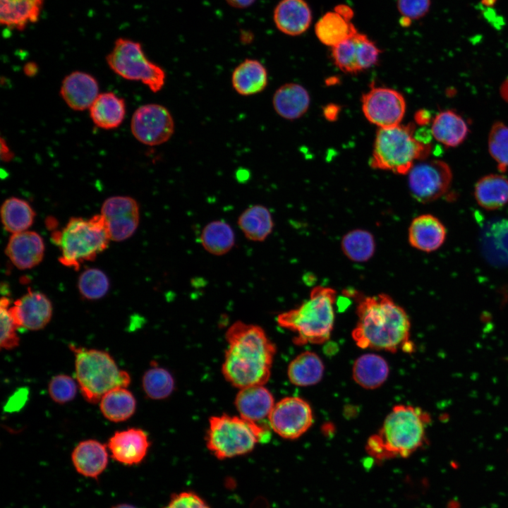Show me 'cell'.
<instances>
[{
    "mask_svg": "<svg viewBox=\"0 0 508 508\" xmlns=\"http://www.w3.org/2000/svg\"><path fill=\"white\" fill-rule=\"evenodd\" d=\"M380 50L363 34L356 31L352 36L332 47L336 66L346 73H358L374 66Z\"/></svg>",
    "mask_w": 508,
    "mask_h": 508,
    "instance_id": "5bb4252c",
    "label": "cell"
},
{
    "mask_svg": "<svg viewBox=\"0 0 508 508\" xmlns=\"http://www.w3.org/2000/svg\"><path fill=\"white\" fill-rule=\"evenodd\" d=\"M175 382L171 374L166 369L154 366L143 376L142 387L145 394L154 400L168 397L174 391Z\"/></svg>",
    "mask_w": 508,
    "mask_h": 508,
    "instance_id": "74e56055",
    "label": "cell"
},
{
    "mask_svg": "<svg viewBox=\"0 0 508 508\" xmlns=\"http://www.w3.org/2000/svg\"><path fill=\"white\" fill-rule=\"evenodd\" d=\"M397 6L402 16L407 18L418 19L429 11L430 0H398Z\"/></svg>",
    "mask_w": 508,
    "mask_h": 508,
    "instance_id": "7bdbcfd3",
    "label": "cell"
},
{
    "mask_svg": "<svg viewBox=\"0 0 508 508\" xmlns=\"http://www.w3.org/2000/svg\"><path fill=\"white\" fill-rule=\"evenodd\" d=\"M37 71V66L33 62L27 63L23 68L24 73L29 77H32L36 75Z\"/></svg>",
    "mask_w": 508,
    "mask_h": 508,
    "instance_id": "bcb514c9",
    "label": "cell"
},
{
    "mask_svg": "<svg viewBox=\"0 0 508 508\" xmlns=\"http://www.w3.org/2000/svg\"><path fill=\"white\" fill-rule=\"evenodd\" d=\"M234 404L241 417L255 423L268 419L275 404L273 395L265 385L239 389Z\"/></svg>",
    "mask_w": 508,
    "mask_h": 508,
    "instance_id": "ffe728a7",
    "label": "cell"
},
{
    "mask_svg": "<svg viewBox=\"0 0 508 508\" xmlns=\"http://www.w3.org/2000/svg\"><path fill=\"white\" fill-rule=\"evenodd\" d=\"M311 11L304 0H282L274 13V23L279 30L289 35H298L309 27Z\"/></svg>",
    "mask_w": 508,
    "mask_h": 508,
    "instance_id": "603a6c76",
    "label": "cell"
},
{
    "mask_svg": "<svg viewBox=\"0 0 508 508\" xmlns=\"http://www.w3.org/2000/svg\"><path fill=\"white\" fill-rule=\"evenodd\" d=\"M268 84L265 66L256 59H247L239 64L231 74V85L240 95L250 96L262 92Z\"/></svg>",
    "mask_w": 508,
    "mask_h": 508,
    "instance_id": "484cf974",
    "label": "cell"
},
{
    "mask_svg": "<svg viewBox=\"0 0 508 508\" xmlns=\"http://www.w3.org/2000/svg\"><path fill=\"white\" fill-rule=\"evenodd\" d=\"M430 421L429 413L419 407L396 405L377 433L368 438L367 452L377 459L407 457L423 445Z\"/></svg>",
    "mask_w": 508,
    "mask_h": 508,
    "instance_id": "3957f363",
    "label": "cell"
},
{
    "mask_svg": "<svg viewBox=\"0 0 508 508\" xmlns=\"http://www.w3.org/2000/svg\"><path fill=\"white\" fill-rule=\"evenodd\" d=\"M468 128L464 119L452 110L437 114L431 125V133L436 140L447 147H456L466 138Z\"/></svg>",
    "mask_w": 508,
    "mask_h": 508,
    "instance_id": "83f0119b",
    "label": "cell"
},
{
    "mask_svg": "<svg viewBox=\"0 0 508 508\" xmlns=\"http://www.w3.org/2000/svg\"><path fill=\"white\" fill-rule=\"evenodd\" d=\"M35 213L28 202L9 198L1 205V217L4 229L15 234L26 231L33 223Z\"/></svg>",
    "mask_w": 508,
    "mask_h": 508,
    "instance_id": "d590c367",
    "label": "cell"
},
{
    "mask_svg": "<svg viewBox=\"0 0 508 508\" xmlns=\"http://www.w3.org/2000/svg\"><path fill=\"white\" fill-rule=\"evenodd\" d=\"M270 428L280 437L294 440L303 435L313 421L310 404L298 397H287L275 403L268 418Z\"/></svg>",
    "mask_w": 508,
    "mask_h": 508,
    "instance_id": "7c38bea8",
    "label": "cell"
},
{
    "mask_svg": "<svg viewBox=\"0 0 508 508\" xmlns=\"http://www.w3.org/2000/svg\"><path fill=\"white\" fill-rule=\"evenodd\" d=\"M10 300L6 296L2 297L0 302L1 315V349L11 350L19 345V337L17 334L16 325L9 311Z\"/></svg>",
    "mask_w": 508,
    "mask_h": 508,
    "instance_id": "60d3db41",
    "label": "cell"
},
{
    "mask_svg": "<svg viewBox=\"0 0 508 508\" xmlns=\"http://www.w3.org/2000/svg\"><path fill=\"white\" fill-rule=\"evenodd\" d=\"M269 437L267 428L258 423L223 414L210 418L206 445L214 456L224 459L248 454Z\"/></svg>",
    "mask_w": 508,
    "mask_h": 508,
    "instance_id": "ba28073f",
    "label": "cell"
},
{
    "mask_svg": "<svg viewBox=\"0 0 508 508\" xmlns=\"http://www.w3.org/2000/svg\"><path fill=\"white\" fill-rule=\"evenodd\" d=\"M231 6L237 8H245L250 6L255 0H226Z\"/></svg>",
    "mask_w": 508,
    "mask_h": 508,
    "instance_id": "7dc6e473",
    "label": "cell"
},
{
    "mask_svg": "<svg viewBox=\"0 0 508 508\" xmlns=\"http://www.w3.org/2000/svg\"><path fill=\"white\" fill-rule=\"evenodd\" d=\"M111 508H136V507L135 506L129 504L121 503V504H116V505L113 506Z\"/></svg>",
    "mask_w": 508,
    "mask_h": 508,
    "instance_id": "c3c4849f",
    "label": "cell"
},
{
    "mask_svg": "<svg viewBox=\"0 0 508 508\" xmlns=\"http://www.w3.org/2000/svg\"><path fill=\"white\" fill-rule=\"evenodd\" d=\"M237 224L249 241H264L272 233L274 221L269 209L262 205H253L238 216Z\"/></svg>",
    "mask_w": 508,
    "mask_h": 508,
    "instance_id": "f1b7e54d",
    "label": "cell"
},
{
    "mask_svg": "<svg viewBox=\"0 0 508 508\" xmlns=\"http://www.w3.org/2000/svg\"><path fill=\"white\" fill-rule=\"evenodd\" d=\"M413 124L379 128L370 165L374 169L408 174L418 159L426 157L430 146L414 135Z\"/></svg>",
    "mask_w": 508,
    "mask_h": 508,
    "instance_id": "5b68a950",
    "label": "cell"
},
{
    "mask_svg": "<svg viewBox=\"0 0 508 508\" xmlns=\"http://www.w3.org/2000/svg\"><path fill=\"white\" fill-rule=\"evenodd\" d=\"M174 130L173 116L167 107L159 104L141 105L131 117V133L138 141L145 145L165 143L172 137Z\"/></svg>",
    "mask_w": 508,
    "mask_h": 508,
    "instance_id": "30bf717a",
    "label": "cell"
},
{
    "mask_svg": "<svg viewBox=\"0 0 508 508\" xmlns=\"http://www.w3.org/2000/svg\"><path fill=\"white\" fill-rule=\"evenodd\" d=\"M389 373L386 360L375 353L361 355L354 361L352 368L353 380L366 389L380 387L387 379Z\"/></svg>",
    "mask_w": 508,
    "mask_h": 508,
    "instance_id": "4316f807",
    "label": "cell"
},
{
    "mask_svg": "<svg viewBox=\"0 0 508 508\" xmlns=\"http://www.w3.org/2000/svg\"><path fill=\"white\" fill-rule=\"evenodd\" d=\"M474 195L484 209L501 208L508 202V179L500 174L485 176L476 183Z\"/></svg>",
    "mask_w": 508,
    "mask_h": 508,
    "instance_id": "d6a6232c",
    "label": "cell"
},
{
    "mask_svg": "<svg viewBox=\"0 0 508 508\" xmlns=\"http://www.w3.org/2000/svg\"><path fill=\"white\" fill-rule=\"evenodd\" d=\"M336 299L334 289L317 286L298 307L279 314L277 322L296 334V344H322L333 329Z\"/></svg>",
    "mask_w": 508,
    "mask_h": 508,
    "instance_id": "277c9868",
    "label": "cell"
},
{
    "mask_svg": "<svg viewBox=\"0 0 508 508\" xmlns=\"http://www.w3.org/2000/svg\"><path fill=\"white\" fill-rule=\"evenodd\" d=\"M52 239L61 250V264L75 270L84 262L94 260L111 240L101 214L89 219L72 217L61 231L52 233Z\"/></svg>",
    "mask_w": 508,
    "mask_h": 508,
    "instance_id": "8992f818",
    "label": "cell"
},
{
    "mask_svg": "<svg viewBox=\"0 0 508 508\" xmlns=\"http://www.w3.org/2000/svg\"><path fill=\"white\" fill-rule=\"evenodd\" d=\"M44 0H1L0 21L8 28L23 30L37 20Z\"/></svg>",
    "mask_w": 508,
    "mask_h": 508,
    "instance_id": "f546056e",
    "label": "cell"
},
{
    "mask_svg": "<svg viewBox=\"0 0 508 508\" xmlns=\"http://www.w3.org/2000/svg\"><path fill=\"white\" fill-rule=\"evenodd\" d=\"M200 241L202 248L210 254L221 256L228 253L235 245V234L225 221L214 220L202 229Z\"/></svg>",
    "mask_w": 508,
    "mask_h": 508,
    "instance_id": "e575fe53",
    "label": "cell"
},
{
    "mask_svg": "<svg viewBox=\"0 0 508 508\" xmlns=\"http://www.w3.org/2000/svg\"><path fill=\"white\" fill-rule=\"evenodd\" d=\"M71 460L78 473L97 479L108 464L107 446L95 440L81 441L73 450Z\"/></svg>",
    "mask_w": 508,
    "mask_h": 508,
    "instance_id": "44dd1931",
    "label": "cell"
},
{
    "mask_svg": "<svg viewBox=\"0 0 508 508\" xmlns=\"http://www.w3.org/2000/svg\"><path fill=\"white\" fill-rule=\"evenodd\" d=\"M78 284L80 294L89 300L101 298L109 288L107 276L102 270L96 268L88 269L82 272Z\"/></svg>",
    "mask_w": 508,
    "mask_h": 508,
    "instance_id": "f35d334b",
    "label": "cell"
},
{
    "mask_svg": "<svg viewBox=\"0 0 508 508\" xmlns=\"http://www.w3.org/2000/svg\"><path fill=\"white\" fill-rule=\"evenodd\" d=\"M44 244L35 231H24L13 234L6 248V254L18 269H30L43 259Z\"/></svg>",
    "mask_w": 508,
    "mask_h": 508,
    "instance_id": "d6986e66",
    "label": "cell"
},
{
    "mask_svg": "<svg viewBox=\"0 0 508 508\" xmlns=\"http://www.w3.org/2000/svg\"><path fill=\"white\" fill-rule=\"evenodd\" d=\"M408 175L412 196L423 203L432 202L443 195L452 179L449 165L437 159L416 163Z\"/></svg>",
    "mask_w": 508,
    "mask_h": 508,
    "instance_id": "8fae6325",
    "label": "cell"
},
{
    "mask_svg": "<svg viewBox=\"0 0 508 508\" xmlns=\"http://www.w3.org/2000/svg\"><path fill=\"white\" fill-rule=\"evenodd\" d=\"M101 215L105 222L110 239L121 241L131 237L138 226L139 205L131 197H110L103 202Z\"/></svg>",
    "mask_w": 508,
    "mask_h": 508,
    "instance_id": "9a60e30c",
    "label": "cell"
},
{
    "mask_svg": "<svg viewBox=\"0 0 508 508\" xmlns=\"http://www.w3.org/2000/svg\"><path fill=\"white\" fill-rule=\"evenodd\" d=\"M136 401L126 387H116L106 393L99 401L102 415L111 422H122L135 413Z\"/></svg>",
    "mask_w": 508,
    "mask_h": 508,
    "instance_id": "836d02e7",
    "label": "cell"
},
{
    "mask_svg": "<svg viewBox=\"0 0 508 508\" xmlns=\"http://www.w3.org/2000/svg\"><path fill=\"white\" fill-rule=\"evenodd\" d=\"M350 19L336 10L325 13L315 25L316 36L324 44L334 47L357 31Z\"/></svg>",
    "mask_w": 508,
    "mask_h": 508,
    "instance_id": "1f68e13d",
    "label": "cell"
},
{
    "mask_svg": "<svg viewBox=\"0 0 508 508\" xmlns=\"http://www.w3.org/2000/svg\"><path fill=\"white\" fill-rule=\"evenodd\" d=\"M150 442L147 433L140 428H131L116 431L109 440L107 448L116 461L132 466L145 457Z\"/></svg>",
    "mask_w": 508,
    "mask_h": 508,
    "instance_id": "e0dca14e",
    "label": "cell"
},
{
    "mask_svg": "<svg viewBox=\"0 0 508 508\" xmlns=\"http://www.w3.org/2000/svg\"><path fill=\"white\" fill-rule=\"evenodd\" d=\"M365 118L379 128L399 125L406 111V101L398 91L384 87H372L362 97Z\"/></svg>",
    "mask_w": 508,
    "mask_h": 508,
    "instance_id": "4fadbf2b",
    "label": "cell"
},
{
    "mask_svg": "<svg viewBox=\"0 0 508 508\" xmlns=\"http://www.w3.org/2000/svg\"><path fill=\"white\" fill-rule=\"evenodd\" d=\"M18 328L39 330L44 328L52 315L49 299L40 291H28L9 308Z\"/></svg>",
    "mask_w": 508,
    "mask_h": 508,
    "instance_id": "2e32d148",
    "label": "cell"
},
{
    "mask_svg": "<svg viewBox=\"0 0 508 508\" xmlns=\"http://www.w3.org/2000/svg\"><path fill=\"white\" fill-rule=\"evenodd\" d=\"M90 116L99 128L111 130L118 128L125 119V100L112 92L99 93L89 108Z\"/></svg>",
    "mask_w": 508,
    "mask_h": 508,
    "instance_id": "d4e9b609",
    "label": "cell"
},
{
    "mask_svg": "<svg viewBox=\"0 0 508 508\" xmlns=\"http://www.w3.org/2000/svg\"><path fill=\"white\" fill-rule=\"evenodd\" d=\"M310 95L302 85L289 83L280 86L274 92L272 105L276 113L287 120L301 117L310 105Z\"/></svg>",
    "mask_w": 508,
    "mask_h": 508,
    "instance_id": "cb8c5ba5",
    "label": "cell"
},
{
    "mask_svg": "<svg viewBox=\"0 0 508 508\" xmlns=\"http://www.w3.org/2000/svg\"><path fill=\"white\" fill-rule=\"evenodd\" d=\"M163 508H210L207 504L193 492H182L171 496Z\"/></svg>",
    "mask_w": 508,
    "mask_h": 508,
    "instance_id": "ee69618b",
    "label": "cell"
},
{
    "mask_svg": "<svg viewBox=\"0 0 508 508\" xmlns=\"http://www.w3.org/2000/svg\"><path fill=\"white\" fill-rule=\"evenodd\" d=\"M109 67L120 77L140 81L152 92H159L164 86L167 75L164 70L150 61L140 43L119 38L107 56Z\"/></svg>",
    "mask_w": 508,
    "mask_h": 508,
    "instance_id": "9c48e42d",
    "label": "cell"
},
{
    "mask_svg": "<svg viewBox=\"0 0 508 508\" xmlns=\"http://www.w3.org/2000/svg\"><path fill=\"white\" fill-rule=\"evenodd\" d=\"M356 314L351 337L358 347L389 352L412 350L409 318L389 296L380 294L361 298Z\"/></svg>",
    "mask_w": 508,
    "mask_h": 508,
    "instance_id": "7a4b0ae2",
    "label": "cell"
},
{
    "mask_svg": "<svg viewBox=\"0 0 508 508\" xmlns=\"http://www.w3.org/2000/svg\"><path fill=\"white\" fill-rule=\"evenodd\" d=\"M324 370L323 362L318 354L305 351L289 364L287 375L293 385L307 387L318 383L322 378Z\"/></svg>",
    "mask_w": 508,
    "mask_h": 508,
    "instance_id": "4dcf8cb0",
    "label": "cell"
},
{
    "mask_svg": "<svg viewBox=\"0 0 508 508\" xmlns=\"http://www.w3.org/2000/svg\"><path fill=\"white\" fill-rule=\"evenodd\" d=\"M446 238L444 224L435 216L421 214L411 222L409 228V241L411 246L424 252L438 249Z\"/></svg>",
    "mask_w": 508,
    "mask_h": 508,
    "instance_id": "7402d4cb",
    "label": "cell"
},
{
    "mask_svg": "<svg viewBox=\"0 0 508 508\" xmlns=\"http://www.w3.org/2000/svg\"><path fill=\"white\" fill-rule=\"evenodd\" d=\"M1 159L3 162H8L11 160L13 159L14 153L12 152V150L10 149L9 146L7 145V143L3 139V138H1Z\"/></svg>",
    "mask_w": 508,
    "mask_h": 508,
    "instance_id": "f6af8a7d",
    "label": "cell"
},
{
    "mask_svg": "<svg viewBox=\"0 0 508 508\" xmlns=\"http://www.w3.org/2000/svg\"><path fill=\"white\" fill-rule=\"evenodd\" d=\"M225 335L228 345L222 365L225 379L238 389L265 385L276 353L275 345L265 330L257 325L236 321Z\"/></svg>",
    "mask_w": 508,
    "mask_h": 508,
    "instance_id": "6da1fadb",
    "label": "cell"
},
{
    "mask_svg": "<svg viewBox=\"0 0 508 508\" xmlns=\"http://www.w3.org/2000/svg\"><path fill=\"white\" fill-rule=\"evenodd\" d=\"M344 254L351 260L363 262L370 260L375 250L373 234L365 230L355 229L346 233L341 240Z\"/></svg>",
    "mask_w": 508,
    "mask_h": 508,
    "instance_id": "8d00e7d4",
    "label": "cell"
},
{
    "mask_svg": "<svg viewBox=\"0 0 508 508\" xmlns=\"http://www.w3.org/2000/svg\"><path fill=\"white\" fill-rule=\"evenodd\" d=\"M70 349L75 355L77 382L88 402H99L109 391L130 384V375L118 367L109 353L75 345H70Z\"/></svg>",
    "mask_w": 508,
    "mask_h": 508,
    "instance_id": "52a82bcc",
    "label": "cell"
},
{
    "mask_svg": "<svg viewBox=\"0 0 508 508\" xmlns=\"http://www.w3.org/2000/svg\"><path fill=\"white\" fill-rule=\"evenodd\" d=\"M99 83L93 75L76 71L64 78L59 92L69 108L83 111L89 109L99 95Z\"/></svg>",
    "mask_w": 508,
    "mask_h": 508,
    "instance_id": "ac0fdd59",
    "label": "cell"
},
{
    "mask_svg": "<svg viewBox=\"0 0 508 508\" xmlns=\"http://www.w3.org/2000/svg\"><path fill=\"white\" fill-rule=\"evenodd\" d=\"M48 391L54 401L58 404H65L75 397L77 385L71 377L59 374L52 378L48 385Z\"/></svg>",
    "mask_w": 508,
    "mask_h": 508,
    "instance_id": "b9f144b4",
    "label": "cell"
},
{
    "mask_svg": "<svg viewBox=\"0 0 508 508\" xmlns=\"http://www.w3.org/2000/svg\"><path fill=\"white\" fill-rule=\"evenodd\" d=\"M488 149L500 170L505 171L508 168V126L502 122L492 125L488 136Z\"/></svg>",
    "mask_w": 508,
    "mask_h": 508,
    "instance_id": "ab89813d",
    "label": "cell"
}]
</instances>
